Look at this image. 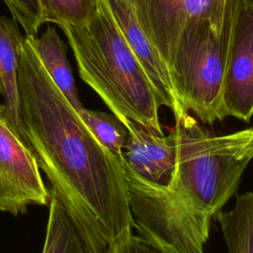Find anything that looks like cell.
Masks as SVG:
<instances>
[{
  "label": "cell",
  "mask_w": 253,
  "mask_h": 253,
  "mask_svg": "<svg viewBox=\"0 0 253 253\" xmlns=\"http://www.w3.org/2000/svg\"><path fill=\"white\" fill-rule=\"evenodd\" d=\"M25 128L38 164L109 245L134 227L121 161L92 133L25 36L18 59Z\"/></svg>",
  "instance_id": "6da1fadb"
},
{
  "label": "cell",
  "mask_w": 253,
  "mask_h": 253,
  "mask_svg": "<svg viewBox=\"0 0 253 253\" xmlns=\"http://www.w3.org/2000/svg\"><path fill=\"white\" fill-rule=\"evenodd\" d=\"M81 79L123 123L129 120L163 133L154 88L120 30L107 0H96L88 22L60 27Z\"/></svg>",
  "instance_id": "7a4b0ae2"
},
{
  "label": "cell",
  "mask_w": 253,
  "mask_h": 253,
  "mask_svg": "<svg viewBox=\"0 0 253 253\" xmlns=\"http://www.w3.org/2000/svg\"><path fill=\"white\" fill-rule=\"evenodd\" d=\"M172 131L177 167L169 190L190 211L211 220L235 194L253 159V127L211 135L187 113Z\"/></svg>",
  "instance_id": "3957f363"
},
{
  "label": "cell",
  "mask_w": 253,
  "mask_h": 253,
  "mask_svg": "<svg viewBox=\"0 0 253 253\" xmlns=\"http://www.w3.org/2000/svg\"><path fill=\"white\" fill-rule=\"evenodd\" d=\"M231 2L232 0H228L221 27L209 19L187 23L178 38L169 63L182 105L207 125H213L225 118L222 112V89Z\"/></svg>",
  "instance_id": "277c9868"
},
{
  "label": "cell",
  "mask_w": 253,
  "mask_h": 253,
  "mask_svg": "<svg viewBox=\"0 0 253 253\" xmlns=\"http://www.w3.org/2000/svg\"><path fill=\"white\" fill-rule=\"evenodd\" d=\"M130 211L139 235L168 253H204L211 220L177 200L169 189L148 185L125 172Z\"/></svg>",
  "instance_id": "5b68a950"
},
{
  "label": "cell",
  "mask_w": 253,
  "mask_h": 253,
  "mask_svg": "<svg viewBox=\"0 0 253 253\" xmlns=\"http://www.w3.org/2000/svg\"><path fill=\"white\" fill-rule=\"evenodd\" d=\"M49 204V191L35 153L23 142L0 110V211L18 215L29 206Z\"/></svg>",
  "instance_id": "8992f818"
},
{
  "label": "cell",
  "mask_w": 253,
  "mask_h": 253,
  "mask_svg": "<svg viewBox=\"0 0 253 253\" xmlns=\"http://www.w3.org/2000/svg\"><path fill=\"white\" fill-rule=\"evenodd\" d=\"M222 112L245 123L253 116V0H232Z\"/></svg>",
  "instance_id": "52a82bcc"
},
{
  "label": "cell",
  "mask_w": 253,
  "mask_h": 253,
  "mask_svg": "<svg viewBox=\"0 0 253 253\" xmlns=\"http://www.w3.org/2000/svg\"><path fill=\"white\" fill-rule=\"evenodd\" d=\"M138 22L168 66L184 27L209 19L223 25L228 0H132Z\"/></svg>",
  "instance_id": "ba28073f"
},
{
  "label": "cell",
  "mask_w": 253,
  "mask_h": 253,
  "mask_svg": "<svg viewBox=\"0 0 253 253\" xmlns=\"http://www.w3.org/2000/svg\"><path fill=\"white\" fill-rule=\"evenodd\" d=\"M124 124L128 130L121 157L124 171L153 187L169 189L177 167V147L172 129L164 135L129 120Z\"/></svg>",
  "instance_id": "9c48e42d"
},
{
  "label": "cell",
  "mask_w": 253,
  "mask_h": 253,
  "mask_svg": "<svg viewBox=\"0 0 253 253\" xmlns=\"http://www.w3.org/2000/svg\"><path fill=\"white\" fill-rule=\"evenodd\" d=\"M113 16L139 64L148 76L160 106L173 113L175 121L188 113L177 95L169 66L142 30L132 0H107Z\"/></svg>",
  "instance_id": "30bf717a"
},
{
  "label": "cell",
  "mask_w": 253,
  "mask_h": 253,
  "mask_svg": "<svg viewBox=\"0 0 253 253\" xmlns=\"http://www.w3.org/2000/svg\"><path fill=\"white\" fill-rule=\"evenodd\" d=\"M48 205L42 253H108V244L55 186L49 190Z\"/></svg>",
  "instance_id": "8fae6325"
},
{
  "label": "cell",
  "mask_w": 253,
  "mask_h": 253,
  "mask_svg": "<svg viewBox=\"0 0 253 253\" xmlns=\"http://www.w3.org/2000/svg\"><path fill=\"white\" fill-rule=\"evenodd\" d=\"M24 38L14 19L0 16V95L11 126L34 152L24 125L18 86V59Z\"/></svg>",
  "instance_id": "7c38bea8"
},
{
  "label": "cell",
  "mask_w": 253,
  "mask_h": 253,
  "mask_svg": "<svg viewBox=\"0 0 253 253\" xmlns=\"http://www.w3.org/2000/svg\"><path fill=\"white\" fill-rule=\"evenodd\" d=\"M26 37L29 38L49 77L79 113L84 107L78 97L75 80L66 55V45L56 30L52 26H47L41 37Z\"/></svg>",
  "instance_id": "4fadbf2b"
},
{
  "label": "cell",
  "mask_w": 253,
  "mask_h": 253,
  "mask_svg": "<svg viewBox=\"0 0 253 253\" xmlns=\"http://www.w3.org/2000/svg\"><path fill=\"white\" fill-rule=\"evenodd\" d=\"M216 219L229 253H253V192L237 196L232 209L217 212Z\"/></svg>",
  "instance_id": "5bb4252c"
},
{
  "label": "cell",
  "mask_w": 253,
  "mask_h": 253,
  "mask_svg": "<svg viewBox=\"0 0 253 253\" xmlns=\"http://www.w3.org/2000/svg\"><path fill=\"white\" fill-rule=\"evenodd\" d=\"M78 114L96 138L121 161L122 151L128 134L125 124L114 114L110 115L85 108Z\"/></svg>",
  "instance_id": "9a60e30c"
},
{
  "label": "cell",
  "mask_w": 253,
  "mask_h": 253,
  "mask_svg": "<svg viewBox=\"0 0 253 253\" xmlns=\"http://www.w3.org/2000/svg\"><path fill=\"white\" fill-rule=\"evenodd\" d=\"M42 22L81 25L89 21L96 9V0H40Z\"/></svg>",
  "instance_id": "2e32d148"
},
{
  "label": "cell",
  "mask_w": 253,
  "mask_h": 253,
  "mask_svg": "<svg viewBox=\"0 0 253 253\" xmlns=\"http://www.w3.org/2000/svg\"><path fill=\"white\" fill-rule=\"evenodd\" d=\"M26 36L36 37L43 24L40 0H2Z\"/></svg>",
  "instance_id": "e0dca14e"
},
{
  "label": "cell",
  "mask_w": 253,
  "mask_h": 253,
  "mask_svg": "<svg viewBox=\"0 0 253 253\" xmlns=\"http://www.w3.org/2000/svg\"><path fill=\"white\" fill-rule=\"evenodd\" d=\"M108 253H168L161 246L129 231L108 245Z\"/></svg>",
  "instance_id": "ac0fdd59"
},
{
  "label": "cell",
  "mask_w": 253,
  "mask_h": 253,
  "mask_svg": "<svg viewBox=\"0 0 253 253\" xmlns=\"http://www.w3.org/2000/svg\"><path fill=\"white\" fill-rule=\"evenodd\" d=\"M3 108H4V105L0 103V110H1V109H3Z\"/></svg>",
  "instance_id": "d6986e66"
}]
</instances>
